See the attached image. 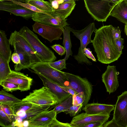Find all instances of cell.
Returning a JSON list of instances; mask_svg holds the SVG:
<instances>
[{"instance_id":"6da1fadb","label":"cell","mask_w":127,"mask_h":127,"mask_svg":"<svg viewBox=\"0 0 127 127\" xmlns=\"http://www.w3.org/2000/svg\"><path fill=\"white\" fill-rule=\"evenodd\" d=\"M112 25L103 26L94 32L92 43L98 60L109 64L118 60L121 54L118 51L112 34Z\"/></svg>"},{"instance_id":"7a4b0ae2","label":"cell","mask_w":127,"mask_h":127,"mask_svg":"<svg viewBox=\"0 0 127 127\" xmlns=\"http://www.w3.org/2000/svg\"><path fill=\"white\" fill-rule=\"evenodd\" d=\"M19 32L27 41L40 62L49 63L56 60L57 58L54 52L43 43L28 28L24 26Z\"/></svg>"},{"instance_id":"3957f363","label":"cell","mask_w":127,"mask_h":127,"mask_svg":"<svg viewBox=\"0 0 127 127\" xmlns=\"http://www.w3.org/2000/svg\"><path fill=\"white\" fill-rule=\"evenodd\" d=\"M84 1L86 10L91 17L94 20L100 22L106 21L116 3L111 5L110 4L111 3L110 0Z\"/></svg>"},{"instance_id":"277c9868","label":"cell","mask_w":127,"mask_h":127,"mask_svg":"<svg viewBox=\"0 0 127 127\" xmlns=\"http://www.w3.org/2000/svg\"><path fill=\"white\" fill-rule=\"evenodd\" d=\"M30 68L34 72L61 86H68L69 82L64 72L53 68L49 63L40 62L32 65Z\"/></svg>"},{"instance_id":"5b68a950","label":"cell","mask_w":127,"mask_h":127,"mask_svg":"<svg viewBox=\"0 0 127 127\" xmlns=\"http://www.w3.org/2000/svg\"><path fill=\"white\" fill-rule=\"evenodd\" d=\"M22 100L43 107H51L59 103L56 97L45 86L33 90Z\"/></svg>"},{"instance_id":"8992f818","label":"cell","mask_w":127,"mask_h":127,"mask_svg":"<svg viewBox=\"0 0 127 127\" xmlns=\"http://www.w3.org/2000/svg\"><path fill=\"white\" fill-rule=\"evenodd\" d=\"M64 72L69 82L68 87L70 88L78 93L83 92L85 100L83 104L82 108L88 104L90 99L93 90V86L88 80L78 75Z\"/></svg>"},{"instance_id":"52a82bcc","label":"cell","mask_w":127,"mask_h":127,"mask_svg":"<svg viewBox=\"0 0 127 127\" xmlns=\"http://www.w3.org/2000/svg\"><path fill=\"white\" fill-rule=\"evenodd\" d=\"M9 41L10 45L18 47L30 56L32 65L40 62L27 41L19 31L15 30L12 32Z\"/></svg>"},{"instance_id":"ba28073f","label":"cell","mask_w":127,"mask_h":127,"mask_svg":"<svg viewBox=\"0 0 127 127\" xmlns=\"http://www.w3.org/2000/svg\"><path fill=\"white\" fill-rule=\"evenodd\" d=\"M113 119L118 124L127 127V91L118 96Z\"/></svg>"},{"instance_id":"9c48e42d","label":"cell","mask_w":127,"mask_h":127,"mask_svg":"<svg viewBox=\"0 0 127 127\" xmlns=\"http://www.w3.org/2000/svg\"><path fill=\"white\" fill-rule=\"evenodd\" d=\"M32 27L33 31L50 42L62 39L61 37L63 31L60 28L37 22H35Z\"/></svg>"},{"instance_id":"30bf717a","label":"cell","mask_w":127,"mask_h":127,"mask_svg":"<svg viewBox=\"0 0 127 127\" xmlns=\"http://www.w3.org/2000/svg\"><path fill=\"white\" fill-rule=\"evenodd\" d=\"M31 18L35 22L62 29L69 25L67 19H63L55 15L44 13L36 12L33 15Z\"/></svg>"},{"instance_id":"8fae6325","label":"cell","mask_w":127,"mask_h":127,"mask_svg":"<svg viewBox=\"0 0 127 127\" xmlns=\"http://www.w3.org/2000/svg\"><path fill=\"white\" fill-rule=\"evenodd\" d=\"M0 10L10 13L25 19L31 18L36 12L16 4L10 0H0Z\"/></svg>"},{"instance_id":"7c38bea8","label":"cell","mask_w":127,"mask_h":127,"mask_svg":"<svg viewBox=\"0 0 127 127\" xmlns=\"http://www.w3.org/2000/svg\"><path fill=\"white\" fill-rule=\"evenodd\" d=\"M118 73L115 66L108 65L102 75V81L105 85L107 92L109 94L116 91L119 86Z\"/></svg>"},{"instance_id":"4fadbf2b","label":"cell","mask_w":127,"mask_h":127,"mask_svg":"<svg viewBox=\"0 0 127 127\" xmlns=\"http://www.w3.org/2000/svg\"><path fill=\"white\" fill-rule=\"evenodd\" d=\"M109 117V115H91L83 113L74 117L70 124L74 127H78L95 122H101L105 123Z\"/></svg>"},{"instance_id":"5bb4252c","label":"cell","mask_w":127,"mask_h":127,"mask_svg":"<svg viewBox=\"0 0 127 127\" xmlns=\"http://www.w3.org/2000/svg\"><path fill=\"white\" fill-rule=\"evenodd\" d=\"M5 80L18 85L19 90L23 92L30 89L33 79L23 73L12 70Z\"/></svg>"},{"instance_id":"9a60e30c","label":"cell","mask_w":127,"mask_h":127,"mask_svg":"<svg viewBox=\"0 0 127 127\" xmlns=\"http://www.w3.org/2000/svg\"><path fill=\"white\" fill-rule=\"evenodd\" d=\"M42 81L43 85L56 97L60 103L68 98L71 94L65 92L59 85L47 79L41 75L33 71Z\"/></svg>"},{"instance_id":"2e32d148","label":"cell","mask_w":127,"mask_h":127,"mask_svg":"<svg viewBox=\"0 0 127 127\" xmlns=\"http://www.w3.org/2000/svg\"><path fill=\"white\" fill-rule=\"evenodd\" d=\"M49 110L42 112L28 121L29 124L28 126H48L53 120L56 118L57 115L56 112L53 110L50 111H49Z\"/></svg>"},{"instance_id":"e0dca14e","label":"cell","mask_w":127,"mask_h":127,"mask_svg":"<svg viewBox=\"0 0 127 127\" xmlns=\"http://www.w3.org/2000/svg\"><path fill=\"white\" fill-rule=\"evenodd\" d=\"M115 105H109L93 103L87 104L82 108L87 114L110 115L115 109Z\"/></svg>"},{"instance_id":"ac0fdd59","label":"cell","mask_w":127,"mask_h":127,"mask_svg":"<svg viewBox=\"0 0 127 127\" xmlns=\"http://www.w3.org/2000/svg\"><path fill=\"white\" fill-rule=\"evenodd\" d=\"M94 23H90L84 29L80 30L73 29L72 32L74 35L80 41L83 49L86 48L90 43H92L91 36L96 30Z\"/></svg>"},{"instance_id":"d6986e66","label":"cell","mask_w":127,"mask_h":127,"mask_svg":"<svg viewBox=\"0 0 127 127\" xmlns=\"http://www.w3.org/2000/svg\"><path fill=\"white\" fill-rule=\"evenodd\" d=\"M110 16L115 17L120 21L127 24V0H121L112 9Z\"/></svg>"},{"instance_id":"ffe728a7","label":"cell","mask_w":127,"mask_h":127,"mask_svg":"<svg viewBox=\"0 0 127 127\" xmlns=\"http://www.w3.org/2000/svg\"><path fill=\"white\" fill-rule=\"evenodd\" d=\"M76 5L75 0L69 2H62L59 4L58 8L52 12L47 13L51 15L58 16L62 19H66L71 13Z\"/></svg>"},{"instance_id":"44dd1931","label":"cell","mask_w":127,"mask_h":127,"mask_svg":"<svg viewBox=\"0 0 127 127\" xmlns=\"http://www.w3.org/2000/svg\"><path fill=\"white\" fill-rule=\"evenodd\" d=\"M13 46L14 49V52L17 53L19 57L20 63L15 64L14 70L19 71L23 69L30 68L32 65L30 56L18 47L14 45Z\"/></svg>"},{"instance_id":"7402d4cb","label":"cell","mask_w":127,"mask_h":127,"mask_svg":"<svg viewBox=\"0 0 127 127\" xmlns=\"http://www.w3.org/2000/svg\"><path fill=\"white\" fill-rule=\"evenodd\" d=\"M9 40L5 31L0 30V55L9 63L12 56Z\"/></svg>"},{"instance_id":"603a6c76","label":"cell","mask_w":127,"mask_h":127,"mask_svg":"<svg viewBox=\"0 0 127 127\" xmlns=\"http://www.w3.org/2000/svg\"><path fill=\"white\" fill-rule=\"evenodd\" d=\"M7 104L11 107L15 115L16 119L17 117L23 116L27 111L37 105L22 100L21 101L17 102Z\"/></svg>"},{"instance_id":"cb8c5ba5","label":"cell","mask_w":127,"mask_h":127,"mask_svg":"<svg viewBox=\"0 0 127 127\" xmlns=\"http://www.w3.org/2000/svg\"><path fill=\"white\" fill-rule=\"evenodd\" d=\"M64 34L63 44L66 50V54L64 57L66 61L67 60L70 56L73 54L71 50L72 44L70 38V33L72 29L68 26L64 27L62 29Z\"/></svg>"},{"instance_id":"d4e9b609","label":"cell","mask_w":127,"mask_h":127,"mask_svg":"<svg viewBox=\"0 0 127 127\" xmlns=\"http://www.w3.org/2000/svg\"><path fill=\"white\" fill-rule=\"evenodd\" d=\"M25 3L30 4L38 9L45 11L52 12L54 9L52 7L50 2L43 0H24Z\"/></svg>"},{"instance_id":"484cf974","label":"cell","mask_w":127,"mask_h":127,"mask_svg":"<svg viewBox=\"0 0 127 127\" xmlns=\"http://www.w3.org/2000/svg\"><path fill=\"white\" fill-rule=\"evenodd\" d=\"M9 63L0 55V82L5 80L12 71Z\"/></svg>"},{"instance_id":"4316f807","label":"cell","mask_w":127,"mask_h":127,"mask_svg":"<svg viewBox=\"0 0 127 127\" xmlns=\"http://www.w3.org/2000/svg\"><path fill=\"white\" fill-rule=\"evenodd\" d=\"M73 106L72 96L71 95L66 100L56 105L53 110L57 115L61 112H64Z\"/></svg>"},{"instance_id":"83f0119b","label":"cell","mask_w":127,"mask_h":127,"mask_svg":"<svg viewBox=\"0 0 127 127\" xmlns=\"http://www.w3.org/2000/svg\"><path fill=\"white\" fill-rule=\"evenodd\" d=\"M22 100L4 90H1L0 91V103H15Z\"/></svg>"},{"instance_id":"f1b7e54d","label":"cell","mask_w":127,"mask_h":127,"mask_svg":"<svg viewBox=\"0 0 127 127\" xmlns=\"http://www.w3.org/2000/svg\"><path fill=\"white\" fill-rule=\"evenodd\" d=\"M83 49L82 45L80 43V45L77 54L73 56L74 59L77 61L79 64H86L88 65H92V63L87 58L85 55Z\"/></svg>"},{"instance_id":"f546056e","label":"cell","mask_w":127,"mask_h":127,"mask_svg":"<svg viewBox=\"0 0 127 127\" xmlns=\"http://www.w3.org/2000/svg\"><path fill=\"white\" fill-rule=\"evenodd\" d=\"M0 125L2 127H13L12 122L0 107Z\"/></svg>"},{"instance_id":"4dcf8cb0","label":"cell","mask_w":127,"mask_h":127,"mask_svg":"<svg viewBox=\"0 0 127 127\" xmlns=\"http://www.w3.org/2000/svg\"><path fill=\"white\" fill-rule=\"evenodd\" d=\"M0 85L5 91L8 92H12L20 90L18 85L5 80L0 82Z\"/></svg>"},{"instance_id":"1f68e13d","label":"cell","mask_w":127,"mask_h":127,"mask_svg":"<svg viewBox=\"0 0 127 127\" xmlns=\"http://www.w3.org/2000/svg\"><path fill=\"white\" fill-rule=\"evenodd\" d=\"M14 3L22 6L36 13H40L48 14L46 12L41 10L36 7L28 3L21 2L19 0H10Z\"/></svg>"},{"instance_id":"d6a6232c","label":"cell","mask_w":127,"mask_h":127,"mask_svg":"<svg viewBox=\"0 0 127 127\" xmlns=\"http://www.w3.org/2000/svg\"><path fill=\"white\" fill-rule=\"evenodd\" d=\"M0 106L3 111L10 119L13 124L16 121V117L10 106L8 104L5 103H0Z\"/></svg>"},{"instance_id":"836d02e7","label":"cell","mask_w":127,"mask_h":127,"mask_svg":"<svg viewBox=\"0 0 127 127\" xmlns=\"http://www.w3.org/2000/svg\"><path fill=\"white\" fill-rule=\"evenodd\" d=\"M85 100V96L83 92L78 93L72 96L73 106L83 104Z\"/></svg>"},{"instance_id":"e575fe53","label":"cell","mask_w":127,"mask_h":127,"mask_svg":"<svg viewBox=\"0 0 127 127\" xmlns=\"http://www.w3.org/2000/svg\"><path fill=\"white\" fill-rule=\"evenodd\" d=\"M65 61L64 58L56 61L49 63V64L53 68L57 70L61 71L64 69H66Z\"/></svg>"},{"instance_id":"d590c367","label":"cell","mask_w":127,"mask_h":127,"mask_svg":"<svg viewBox=\"0 0 127 127\" xmlns=\"http://www.w3.org/2000/svg\"><path fill=\"white\" fill-rule=\"evenodd\" d=\"M83 104L77 106H73L64 112L66 114H69L71 117H74L81 112Z\"/></svg>"},{"instance_id":"8d00e7d4","label":"cell","mask_w":127,"mask_h":127,"mask_svg":"<svg viewBox=\"0 0 127 127\" xmlns=\"http://www.w3.org/2000/svg\"><path fill=\"white\" fill-rule=\"evenodd\" d=\"M49 127H75L70 123L60 122L55 118L48 126Z\"/></svg>"},{"instance_id":"74e56055","label":"cell","mask_w":127,"mask_h":127,"mask_svg":"<svg viewBox=\"0 0 127 127\" xmlns=\"http://www.w3.org/2000/svg\"><path fill=\"white\" fill-rule=\"evenodd\" d=\"M59 55L62 56L66 53L64 47L59 44H55L51 46Z\"/></svg>"},{"instance_id":"f35d334b","label":"cell","mask_w":127,"mask_h":127,"mask_svg":"<svg viewBox=\"0 0 127 127\" xmlns=\"http://www.w3.org/2000/svg\"><path fill=\"white\" fill-rule=\"evenodd\" d=\"M115 41L116 46L118 52L122 54V50L124 47L123 45L124 42V39L121 37L118 39L115 40Z\"/></svg>"},{"instance_id":"ab89813d","label":"cell","mask_w":127,"mask_h":127,"mask_svg":"<svg viewBox=\"0 0 127 127\" xmlns=\"http://www.w3.org/2000/svg\"><path fill=\"white\" fill-rule=\"evenodd\" d=\"M104 124L101 122H95L88 123L78 127H103Z\"/></svg>"},{"instance_id":"60d3db41","label":"cell","mask_w":127,"mask_h":127,"mask_svg":"<svg viewBox=\"0 0 127 127\" xmlns=\"http://www.w3.org/2000/svg\"><path fill=\"white\" fill-rule=\"evenodd\" d=\"M112 34L115 40L118 39L121 37V31L119 27H113Z\"/></svg>"},{"instance_id":"b9f144b4","label":"cell","mask_w":127,"mask_h":127,"mask_svg":"<svg viewBox=\"0 0 127 127\" xmlns=\"http://www.w3.org/2000/svg\"><path fill=\"white\" fill-rule=\"evenodd\" d=\"M83 51L86 57L92 60L94 62H96L95 58L92 53V51L89 48H85L83 49Z\"/></svg>"},{"instance_id":"7bdbcfd3","label":"cell","mask_w":127,"mask_h":127,"mask_svg":"<svg viewBox=\"0 0 127 127\" xmlns=\"http://www.w3.org/2000/svg\"><path fill=\"white\" fill-rule=\"evenodd\" d=\"M103 127H125L121 126L117 124L112 119L108 122L105 123Z\"/></svg>"},{"instance_id":"ee69618b","label":"cell","mask_w":127,"mask_h":127,"mask_svg":"<svg viewBox=\"0 0 127 127\" xmlns=\"http://www.w3.org/2000/svg\"><path fill=\"white\" fill-rule=\"evenodd\" d=\"M11 59L15 64H18L20 63V61L18 54L16 53H13L12 55Z\"/></svg>"},{"instance_id":"f6af8a7d","label":"cell","mask_w":127,"mask_h":127,"mask_svg":"<svg viewBox=\"0 0 127 127\" xmlns=\"http://www.w3.org/2000/svg\"><path fill=\"white\" fill-rule=\"evenodd\" d=\"M61 87L65 92L71 94L72 96L77 94L78 93L72 88L67 87Z\"/></svg>"},{"instance_id":"bcb514c9","label":"cell","mask_w":127,"mask_h":127,"mask_svg":"<svg viewBox=\"0 0 127 127\" xmlns=\"http://www.w3.org/2000/svg\"><path fill=\"white\" fill-rule=\"evenodd\" d=\"M49 1L51 3L53 8L55 9H56L58 8L59 5V3L58 0H49Z\"/></svg>"},{"instance_id":"7dc6e473","label":"cell","mask_w":127,"mask_h":127,"mask_svg":"<svg viewBox=\"0 0 127 127\" xmlns=\"http://www.w3.org/2000/svg\"><path fill=\"white\" fill-rule=\"evenodd\" d=\"M124 31L126 34L127 36V24H125V25Z\"/></svg>"},{"instance_id":"c3c4849f","label":"cell","mask_w":127,"mask_h":127,"mask_svg":"<svg viewBox=\"0 0 127 127\" xmlns=\"http://www.w3.org/2000/svg\"><path fill=\"white\" fill-rule=\"evenodd\" d=\"M74 0H63V2H72L74 1Z\"/></svg>"},{"instance_id":"681fc988","label":"cell","mask_w":127,"mask_h":127,"mask_svg":"<svg viewBox=\"0 0 127 127\" xmlns=\"http://www.w3.org/2000/svg\"><path fill=\"white\" fill-rule=\"evenodd\" d=\"M49 127L48 126H40V127H34V126H28L27 127Z\"/></svg>"}]
</instances>
